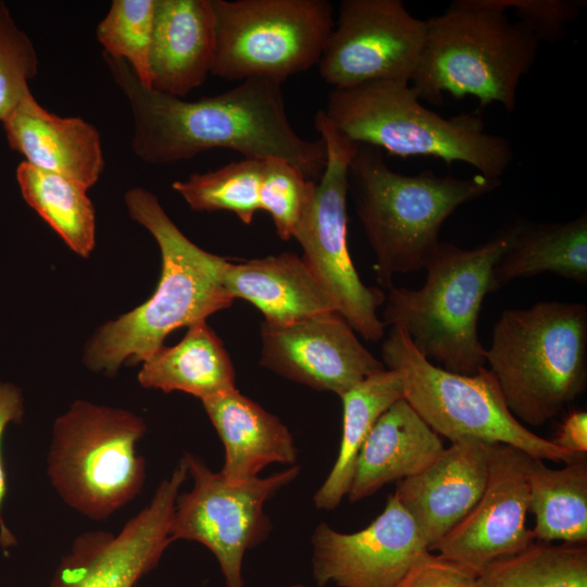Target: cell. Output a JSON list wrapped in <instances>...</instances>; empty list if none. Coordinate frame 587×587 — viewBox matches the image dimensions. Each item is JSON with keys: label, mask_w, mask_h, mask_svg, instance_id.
<instances>
[{"label": "cell", "mask_w": 587, "mask_h": 587, "mask_svg": "<svg viewBox=\"0 0 587 587\" xmlns=\"http://www.w3.org/2000/svg\"><path fill=\"white\" fill-rule=\"evenodd\" d=\"M495 445L476 438L452 441L426 469L398 482L394 495L415 522L428 550L482 497Z\"/></svg>", "instance_id": "cell-18"}, {"label": "cell", "mask_w": 587, "mask_h": 587, "mask_svg": "<svg viewBox=\"0 0 587 587\" xmlns=\"http://www.w3.org/2000/svg\"><path fill=\"white\" fill-rule=\"evenodd\" d=\"M215 51L212 0H155L149 57L151 89L185 98L212 74Z\"/></svg>", "instance_id": "cell-20"}, {"label": "cell", "mask_w": 587, "mask_h": 587, "mask_svg": "<svg viewBox=\"0 0 587 587\" xmlns=\"http://www.w3.org/2000/svg\"><path fill=\"white\" fill-rule=\"evenodd\" d=\"M403 398L399 374L385 369L345 392L342 433L337 459L313 497L319 509L333 510L348 495L358 454L378 417Z\"/></svg>", "instance_id": "cell-27"}, {"label": "cell", "mask_w": 587, "mask_h": 587, "mask_svg": "<svg viewBox=\"0 0 587 587\" xmlns=\"http://www.w3.org/2000/svg\"><path fill=\"white\" fill-rule=\"evenodd\" d=\"M290 587H310V586L302 585V584H295V585H292V586H290Z\"/></svg>", "instance_id": "cell-38"}, {"label": "cell", "mask_w": 587, "mask_h": 587, "mask_svg": "<svg viewBox=\"0 0 587 587\" xmlns=\"http://www.w3.org/2000/svg\"><path fill=\"white\" fill-rule=\"evenodd\" d=\"M146 423L133 412L76 400L53 425L48 477L82 515L101 521L130 502L146 479L136 446Z\"/></svg>", "instance_id": "cell-8"}, {"label": "cell", "mask_w": 587, "mask_h": 587, "mask_svg": "<svg viewBox=\"0 0 587 587\" xmlns=\"http://www.w3.org/2000/svg\"><path fill=\"white\" fill-rule=\"evenodd\" d=\"M124 201L129 216L155 239L162 270L151 298L108 321L87 342L85 364L107 375L115 374L126 361L142 363L163 346L170 333L203 322L234 302L223 283L226 259L187 238L151 191L133 187Z\"/></svg>", "instance_id": "cell-2"}, {"label": "cell", "mask_w": 587, "mask_h": 587, "mask_svg": "<svg viewBox=\"0 0 587 587\" xmlns=\"http://www.w3.org/2000/svg\"><path fill=\"white\" fill-rule=\"evenodd\" d=\"M485 359L514 417L541 426L586 388L587 307L539 301L504 310Z\"/></svg>", "instance_id": "cell-6"}, {"label": "cell", "mask_w": 587, "mask_h": 587, "mask_svg": "<svg viewBox=\"0 0 587 587\" xmlns=\"http://www.w3.org/2000/svg\"><path fill=\"white\" fill-rule=\"evenodd\" d=\"M477 582L479 587H587V547L535 541L490 563Z\"/></svg>", "instance_id": "cell-29"}, {"label": "cell", "mask_w": 587, "mask_h": 587, "mask_svg": "<svg viewBox=\"0 0 587 587\" xmlns=\"http://www.w3.org/2000/svg\"><path fill=\"white\" fill-rule=\"evenodd\" d=\"M187 475L182 458L171 476L160 483L149 504L117 534L95 530L77 536L49 587H134L158 565L173 542L175 502Z\"/></svg>", "instance_id": "cell-14"}, {"label": "cell", "mask_w": 587, "mask_h": 587, "mask_svg": "<svg viewBox=\"0 0 587 587\" xmlns=\"http://www.w3.org/2000/svg\"><path fill=\"white\" fill-rule=\"evenodd\" d=\"M16 179L26 203L71 250L88 258L96 242V215L87 188L60 174L22 161Z\"/></svg>", "instance_id": "cell-28"}, {"label": "cell", "mask_w": 587, "mask_h": 587, "mask_svg": "<svg viewBox=\"0 0 587 587\" xmlns=\"http://www.w3.org/2000/svg\"><path fill=\"white\" fill-rule=\"evenodd\" d=\"M562 450L585 457L587 452V413L578 410L567 414L551 440Z\"/></svg>", "instance_id": "cell-37"}, {"label": "cell", "mask_w": 587, "mask_h": 587, "mask_svg": "<svg viewBox=\"0 0 587 587\" xmlns=\"http://www.w3.org/2000/svg\"><path fill=\"white\" fill-rule=\"evenodd\" d=\"M223 283L233 298L255 305L271 325L337 312L336 305L303 259L280 253L233 263L226 261Z\"/></svg>", "instance_id": "cell-22"}, {"label": "cell", "mask_w": 587, "mask_h": 587, "mask_svg": "<svg viewBox=\"0 0 587 587\" xmlns=\"http://www.w3.org/2000/svg\"><path fill=\"white\" fill-rule=\"evenodd\" d=\"M528 512L535 516V540L583 545L587 541L586 458L551 469L532 458L528 472Z\"/></svg>", "instance_id": "cell-26"}, {"label": "cell", "mask_w": 587, "mask_h": 587, "mask_svg": "<svg viewBox=\"0 0 587 587\" xmlns=\"http://www.w3.org/2000/svg\"><path fill=\"white\" fill-rule=\"evenodd\" d=\"M315 186V180L295 165L279 159L264 160L260 210L271 215L280 239L294 238L313 204Z\"/></svg>", "instance_id": "cell-32"}, {"label": "cell", "mask_w": 587, "mask_h": 587, "mask_svg": "<svg viewBox=\"0 0 587 587\" xmlns=\"http://www.w3.org/2000/svg\"><path fill=\"white\" fill-rule=\"evenodd\" d=\"M224 449L220 473L229 483L251 479L268 464L294 465L298 449L282 421L236 388L202 400Z\"/></svg>", "instance_id": "cell-23"}, {"label": "cell", "mask_w": 587, "mask_h": 587, "mask_svg": "<svg viewBox=\"0 0 587 587\" xmlns=\"http://www.w3.org/2000/svg\"><path fill=\"white\" fill-rule=\"evenodd\" d=\"M396 587H479L477 576L430 551L423 552Z\"/></svg>", "instance_id": "cell-35"}, {"label": "cell", "mask_w": 587, "mask_h": 587, "mask_svg": "<svg viewBox=\"0 0 587 587\" xmlns=\"http://www.w3.org/2000/svg\"><path fill=\"white\" fill-rule=\"evenodd\" d=\"M507 251L495 265L490 292L513 279L550 272L587 282V214L564 223H519Z\"/></svg>", "instance_id": "cell-25"}, {"label": "cell", "mask_w": 587, "mask_h": 587, "mask_svg": "<svg viewBox=\"0 0 587 587\" xmlns=\"http://www.w3.org/2000/svg\"><path fill=\"white\" fill-rule=\"evenodd\" d=\"M313 576L319 587H396L428 550L415 522L392 494L365 528L340 533L326 523L313 532Z\"/></svg>", "instance_id": "cell-17"}, {"label": "cell", "mask_w": 587, "mask_h": 587, "mask_svg": "<svg viewBox=\"0 0 587 587\" xmlns=\"http://www.w3.org/2000/svg\"><path fill=\"white\" fill-rule=\"evenodd\" d=\"M138 382L145 388L184 391L201 401L236 388L230 358L205 321L189 326L175 346H162L145 360Z\"/></svg>", "instance_id": "cell-24"}, {"label": "cell", "mask_w": 587, "mask_h": 587, "mask_svg": "<svg viewBox=\"0 0 587 587\" xmlns=\"http://www.w3.org/2000/svg\"><path fill=\"white\" fill-rule=\"evenodd\" d=\"M539 43L497 0H457L426 20L424 47L410 83L420 100L434 105H441L445 95L473 96L479 109L498 102L513 112L517 87L533 67Z\"/></svg>", "instance_id": "cell-4"}, {"label": "cell", "mask_w": 587, "mask_h": 587, "mask_svg": "<svg viewBox=\"0 0 587 587\" xmlns=\"http://www.w3.org/2000/svg\"><path fill=\"white\" fill-rule=\"evenodd\" d=\"M183 458L193 485L177 496L171 539L202 544L216 558L226 587H243L245 553L271 530L264 503L290 484L300 467L292 465L267 477L229 483L196 455L186 452Z\"/></svg>", "instance_id": "cell-12"}, {"label": "cell", "mask_w": 587, "mask_h": 587, "mask_svg": "<svg viewBox=\"0 0 587 587\" xmlns=\"http://www.w3.org/2000/svg\"><path fill=\"white\" fill-rule=\"evenodd\" d=\"M501 179L438 176L429 171L403 175L385 162L383 151L358 143L348 168V192L376 257L380 286L396 274L424 267L446 220L462 204L490 193Z\"/></svg>", "instance_id": "cell-3"}, {"label": "cell", "mask_w": 587, "mask_h": 587, "mask_svg": "<svg viewBox=\"0 0 587 587\" xmlns=\"http://www.w3.org/2000/svg\"><path fill=\"white\" fill-rule=\"evenodd\" d=\"M322 110L353 142L389 154L433 157L447 164L464 162L495 179H501L513 161L511 142L486 132L478 112L441 116L426 109L405 80L333 88Z\"/></svg>", "instance_id": "cell-5"}, {"label": "cell", "mask_w": 587, "mask_h": 587, "mask_svg": "<svg viewBox=\"0 0 587 587\" xmlns=\"http://www.w3.org/2000/svg\"><path fill=\"white\" fill-rule=\"evenodd\" d=\"M426 38V21L401 0H344L317 63L333 88L374 80H411Z\"/></svg>", "instance_id": "cell-13"}, {"label": "cell", "mask_w": 587, "mask_h": 587, "mask_svg": "<svg viewBox=\"0 0 587 587\" xmlns=\"http://www.w3.org/2000/svg\"><path fill=\"white\" fill-rule=\"evenodd\" d=\"M382 355L385 367L399 374L403 399L436 434L451 442L476 438L565 464L586 458L562 450L516 420L489 369L462 375L434 365L398 325L391 326L384 340Z\"/></svg>", "instance_id": "cell-9"}, {"label": "cell", "mask_w": 587, "mask_h": 587, "mask_svg": "<svg viewBox=\"0 0 587 587\" xmlns=\"http://www.w3.org/2000/svg\"><path fill=\"white\" fill-rule=\"evenodd\" d=\"M9 146L38 168L89 189L104 170L100 134L79 116L46 110L28 90L2 121Z\"/></svg>", "instance_id": "cell-19"}, {"label": "cell", "mask_w": 587, "mask_h": 587, "mask_svg": "<svg viewBox=\"0 0 587 587\" xmlns=\"http://www.w3.org/2000/svg\"><path fill=\"white\" fill-rule=\"evenodd\" d=\"M517 21L524 23L539 42H554L563 38L567 25L580 14L585 1L577 0H497Z\"/></svg>", "instance_id": "cell-34"}, {"label": "cell", "mask_w": 587, "mask_h": 587, "mask_svg": "<svg viewBox=\"0 0 587 587\" xmlns=\"http://www.w3.org/2000/svg\"><path fill=\"white\" fill-rule=\"evenodd\" d=\"M24 412V402L21 390L11 383L0 380V450L1 439L5 427L11 422H18ZM5 474L0 452V542L7 548L15 544V538L4 524L1 505L5 496Z\"/></svg>", "instance_id": "cell-36"}, {"label": "cell", "mask_w": 587, "mask_h": 587, "mask_svg": "<svg viewBox=\"0 0 587 587\" xmlns=\"http://www.w3.org/2000/svg\"><path fill=\"white\" fill-rule=\"evenodd\" d=\"M260 332V365L316 390L341 397L386 369L337 312L284 325L262 322Z\"/></svg>", "instance_id": "cell-16"}, {"label": "cell", "mask_w": 587, "mask_h": 587, "mask_svg": "<svg viewBox=\"0 0 587 587\" xmlns=\"http://www.w3.org/2000/svg\"><path fill=\"white\" fill-rule=\"evenodd\" d=\"M134 123L132 149L145 162L166 164L223 148L248 159H279L312 180L327 161L322 138L308 140L290 124L280 84L251 78L224 92L185 100L145 87L129 65L103 54Z\"/></svg>", "instance_id": "cell-1"}, {"label": "cell", "mask_w": 587, "mask_h": 587, "mask_svg": "<svg viewBox=\"0 0 587 587\" xmlns=\"http://www.w3.org/2000/svg\"><path fill=\"white\" fill-rule=\"evenodd\" d=\"M216 51L212 74L277 84L317 65L334 27L327 0H212Z\"/></svg>", "instance_id": "cell-10"}, {"label": "cell", "mask_w": 587, "mask_h": 587, "mask_svg": "<svg viewBox=\"0 0 587 587\" xmlns=\"http://www.w3.org/2000/svg\"><path fill=\"white\" fill-rule=\"evenodd\" d=\"M264 160L243 158L217 170L176 180L172 188L195 211H229L249 225L260 210Z\"/></svg>", "instance_id": "cell-30"}, {"label": "cell", "mask_w": 587, "mask_h": 587, "mask_svg": "<svg viewBox=\"0 0 587 587\" xmlns=\"http://www.w3.org/2000/svg\"><path fill=\"white\" fill-rule=\"evenodd\" d=\"M445 446L402 398L376 421L355 461L348 498L357 502L391 482H400L426 469Z\"/></svg>", "instance_id": "cell-21"}, {"label": "cell", "mask_w": 587, "mask_h": 587, "mask_svg": "<svg viewBox=\"0 0 587 587\" xmlns=\"http://www.w3.org/2000/svg\"><path fill=\"white\" fill-rule=\"evenodd\" d=\"M38 65L33 41L0 1V122L30 90L28 82L37 75Z\"/></svg>", "instance_id": "cell-33"}, {"label": "cell", "mask_w": 587, "mask_h": 587, "mask_svg": "<svg viewBox=\"0 0 587 587\" xmlns=\"http://www.w3.org/2000/svg\"><path fill=\"white\" fill-rule=\"evenodd\" d=\"M530 459L515 447L496 444L482 497L428 551L477 576L494 561L532 546L536 540L526 526Z\"/></svg>", "instance_id": "cell-15"}, {"label": "cell", "mask_w": 587, "mask_h": 587, "mask_svg": "<svg viewBox=\"0 0 587 587\" xmlns=\"http://www.w3.org/2000/svg\"><path fill=\"white\" fill-rule=\"evenodd\" d=\"M314 125L325 143L327 161L315 186L313 204L294 238L337 313L363 338L377 341L386 327L377 315L386 295L363 284L348 248V168L358 143L338 132L322 109L315 114Z\"/></svg>", "instance_id": "cell-11"}, {"label": "cell", "mask_w": 587, "mask_h": 587, "mask_svg": "<svg viewBox=\"0 0 587 587\" xmlns=\"http://www.w3.org/2000/svg\"><path fill=\"white\" fill-rule=\"evenodd\" d=\"M515 229L514 225L472 249L440 241L424 264L427 275L420 289L389 288L384 324L401 326L414 347L442 369L476 374L486 363L477 332L482 303Z\"/></svg>", "instance_id": "cell-7"}, {"label": "cell", "mask_w": 587, "mask_h": 587, "mask_svg": "<svg viewBox=\"0 0 587 587\" xmlns=\"http://www.w3.org/2000/svg\"><path fill=\"white\" fill-rule=\"evenodd\" d=\"M154 4L155 0H113L96 30L103 54L125 61L147 88Z\"/></svg>", "instance_id": "cell-31"}]
</instances>
